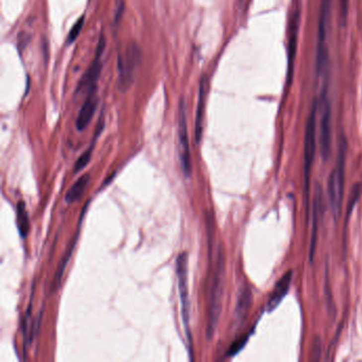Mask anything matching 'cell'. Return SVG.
Returning a JSON list of instances; mask_svg holds the SVG:
<instances>
[{"label":"cell","mask_w":362,"mask_h":362,"mask_svg":"<svg viewBox=\"0 0 362 362\" xmlns=\"http://www.w3.org/2000/svg\"><path fill=\"white\" fill-rule=\"evenodd\" d=\"M346 150L348 145L344 137H341L339 143V150L337 155L336 165L330 172L327 181V196L329 201L330 212L335 220L340 216L343 201L344 183H345V164H346Z\"/></svg>","instance_id":"1"},{"label":"cell","mask_w":362,"mask_h":362,"mask_svg":"<svg viewBox=\"0 0 362 362\" xmlns=\"http://www.w3.org/2000/svg\"><path fill=\"white\" fill-rule=\"evenodd\" d=\"M175 272L178 277L179 294L181 299V310L185 336L188 341V346L191 353L192 338L190 330V299L188 288V253L182 252L175 260Z\"/></svg>","instance_id":"2"},{"label":"cell","mask_w":362,"mask_h":362,"mask_svg":"<svg viewBox=\"0 0 362 362\" xmlns=\"http://www.w3.org/2000/svg\"><path fill=\"white\" fill-rule=\"evenodd\" d=\"M223 276H224V256L220 250L218 253L217 265H216L215 275L212 285L210 308H209V321H207L206 335L212 339L215 330L217 328L219 318L222 309V293H223Z\"/></svg>","instance_id":"3"},{"label":"cell","mask_w":362,"mask_h":362,"mask_svg":"<svg viewBox=\"0 0 362 362\" xmlns=\"http://www.w3.org/2000/svg\"><path fill=\"white\" fill-rule=\"evenodd\" d=\"M318 100L313 102L309 115H308L305 130V142H304V189L305 197L308 203L309 197V182L310 172L315 155L317 148V118H318Z\"/></svg>","instance_id":"4"},{"label":"cell","mask_w":362,"mask_h":362,"mask_svg":"<svg viewBox=\"0 0 362 362\" xmlns=\"http://www.w3.org/2000/svg\"><path fill=\"white\" fill-rule=\"evenodd\" d=\"M142 61V51L135 43H130L118 55V89L127 91L132 86L135 72Z\"/></svg>","instance_id":"5"},{"label":"cell","mask_w":362,"mask_h":362,"mask_svg":"<svg viewBox=\"0 0 362 362\" xmlns=\"http://www.w3.org/2000/svg\"><path fill=\"white\" fill-rule=\"evenodd\" d=\"M319 142L323 159H328L332 151V111L326 84L323 86L318 100Z\"/></svg>","instance_id":"6"},{"label":"cell","mask_w":362,"mask_h":362,"mask_svg":"<svg viewBox=\"0 0 362 362\" xmlns=\"http://www.w3.org/2000/svg\"><path fill=\"white\" fill-rule=\"evenodd\" d=\"M332 0H321L319 22H318V44H317V72L319 75L326 74L328 68V46L327 31Z\"/></svg>","instance_id":"7"},{"label":"cell","mask_w":362,"mask_h":362,"mask_svg":"<svg viewBox=\"0 0 362 362\" xmlns=\"http://www.w3.org/2000/svg\"><path fill=\"white\" fill-rule=\"evenodd\" d=\"M187 109L186 103L182 98L179 103V122H178V134H179V154L182 170L186 178L191 174V157L189 137L187 128Z\"/></svg>","instance_id":"8"},{"label":"cell","mask_w":362,"mask_h":362,"mask_svg":"<svg viewBox=\"0 0 362 362\" xmlns=\"http://www.w3.org/2000/svg\"><path fill=\"white\" fill-rule=\"evenodd\" d=\"M105 48V38L104 35L101 34L99 38V43L96 48V55L95 59L92 61L91 65L88 67L87 72L83 74L82 79L80 80L78 87H76V92L85 90L86 92L91 89H97V84L99 76L101 74L102 71V56Z\"/></svg>","instance_id":"9"},{"label":"cell","mask_w":362,"mask_h":362,"mask_svg":"<svg viewBox=\"0 0 362 362\" xmlns=\"http://www.w3.org/2000/svg\"><path fill=\"white\" fill-rule=\"evenodd\" d=\"M299 1H301V0H295L294 1V7L293 11H292V17L290 22L289 40H288V73H287L288 85H290L292 76L294 74L297 37H298L299 24H301V2Z\"/></svg>","instance_id":"10"},{"label":"cell","mask_w":362,"mask_h":362,"mask_svg":"<svg viewBox=\"0 0 362 362\" xmlns=\"http://www.w3.org/2000/svg\"><path fill=\"white\" fill-rule=\"evenodd\" d=\"M323 205H324V195H323V188L320 183H315L313 189V199H312V212H311V239L309 248V259L313 260L315 253V246H317L319 223L322 218Z\"/></svg>","instance_id":"11"},{"label":"cell","mask_w":362,"mask_h":362,"mask_svg":"<svg viewBox=\"0 0 362 362\" xmlns=\"http://www.w3.org/2000/svg\"><path fill=\"white\" fill-rule=\"evenodd\" d=\"M98 101L99 99L97 95V89H91L86 92L85 100H84L78 117H76L75 120V128L78 129V131H80V132L88 127L97 110Z\"/></svg>","instance_id":"12"},{"label":"cell","mask_w":362,"mask_h":362,"mask_svg":"<svg viewBox=\"0 0 362 362\" xmlns=\"http://www.w3.org/2000/svg\"><path fill=\"white\" fill-rule=\"evenodd\" d=\"M207 88H209V79L206 75H202L200 81L199 87V97L196 111V120H195V140L197 144H200L203 133V121L205 114V101L207 95Z\"/></svg>","instance_id":"13"},{"label":"cell","mask_w":362,"mask_h":362,"mask_svg":"<svg viewBox=\"0 0 362 362\" xmlns=\"http://www.w3.org/2000/svg\"><path fill=\"white\" fill-rule=\"evenodd\" d=\"M292 276H293V272L290 270L287 273H285L275 284L274 289L272 290L267 302V310L269 312H272L275 308L279 307L285 296L287 295L292 282Z\"/></svg>","instance_id":"14"},{"label":"cell","mask_w":362,"mask_h":362,"mask_svg":"<svg viewBox=\"0 0 362 362\" xmlns=\"http://www.w3.org/2000/svg\"><path fill=\"white\" fill-rule=\"evenodd\" d=\"M81 221L82 219H80V222H79V227H78V230H76V233L73 235V237L72 238L71 242L68 243V246L67 249L64 253L63 257L61 258L60 263L57 267V271L55 273V276H53V280L51 282V285H50V290L51 291H56L59 289L60 287V284H61V281H62V277H63V274L65 272V269L69 263V259L72 258V253L74 251V248L76 245V241H78V238H79V233H80V224H81Z\"/></svg>","instance_id":"15"},{"label":"cell","mask_w":362,"mask_h":362,"mask_svg":"<svg viewBox=\"0 0 362 362\" xmlns=\"http://www.w3.org/2000/svg\"><path fill=\"white\" fill-rule=\"evenodd\" d=\"M253 302V294L252 290L248 287L244 286L240 289L239 295H238L237 304L235 307V321L238 324H242L244 322L246 315L249 313L250 308Z\"/></svg>","instance_id":"16"},{"label":"cell","mask_w":362,"mask_h":362,"mask_svg":"<svg viewBox=\"0 0 362 362\" xmlns=\"http://www.w3.org/2000/svg\"><path fill=\"white\" fill-rule=\"evenodd\" d=\"M90 176L88 173L80 176V178L72 185V187L67 190L65 195V202L68 204H72L76 201H79V200L83 197L84 191L87 188Z\"/></svg>","instance_id":"17"},{"label":"cell","mask_w":362,"mask_h":362,"mask_svg":"<svg viewBox=\"0 0 362 362\" xmlns=\"http://www.w3.org/2000/svg\"><path fill=\"white\" fill-rule=\"evenodd\" d=\"M16 223L20 237L26 238L30 230V220L26 204L22 201L18 202L16 205Z\"/></svg>","instance_id":"18"},{"label":"cell","mask_w":362,"mask_h":362,"mask_svg":"<svg viewBox=\"0 0 362 362\" xmlns=\"http://www.w3.org/2000/svg\"><path fill=\"white\" fill-rule=\"evenodd\" d=\"M92 151H94V143H92L89 145V148L87 150H85V152L82 153V155L74 163V165H73V173L80 172L81 170H83V169L87 166V164L89 163V160L91 158Z\"/></svg>","instance_id":"19"},{"label":"cell","mask_w":362,"mask_h":362,"mask_svg":"<svg viewBox=\"0 0 362 362\" xmlns=\"http://www.w3.org/2000/svg\"><path fill=\"white\" fill-rule=\"evenodd\" d=\"M84 21H85V17H84V15H82V16L75 21V24L72 26L71 31H69L68 37H67V44L71 45L76 40V38H78L79 34L82 31V28L84 26Z\"/></svg>","instance_id":"20"},{"label":"cell","mask_w":362,"mask_h":362,"mask_svg":"<svg viewBox=\"0 0 362 362\" xmlns=\"http://www.w3.org/2000/svg\"><path fill=\"white\" fill-rule=\"evenodd\" d=\"M248 339H249V336H244L243 338L239 339V340H237L235 343H233L227 352V356H234L238 352L241 351L244 344L246 343V341H248Z\"/></svg>","instance_id":"21"},{"label":"cell","mask_w":362,"mask_h":362,"mask_svg":"<svg viewBox=\"0 0 362 362\" xmlns=\"http://www.w3.org/2000/svg\"><path fill=\"white\" fill-rule=\"evenodd\" d=\"M123 11H125V0H118L116 10H115V18H114L115 25H118V22L121 19Z\"/></svg>","instance_id":"22"},{"label":"cell","mask_w":362,"mask_h":362,"mask_svg":"<svg viewBox=\"0 0 362 362\" xmlns=\"http://www.w3.org/2000/svg\"><path fill=\"white\" fill-rule=\"evenodd\" d=\"M340 6H341V19L345 20L348 16V9H349V0H340Z\"/></svg>","instance_id":"23"},{"label":"cell","mask_w":362,"mask_h":362,"mask_svg":"<svg viewBox=\"0 0 362 362\" xmlns=\"http://www.w3.org/2000/svg\"><path fill=\"white\" fill-rule=\"evenodd\" d=\"M240 2H243V0H240Z\"/></svg>","instance_id":"24"}]
</instances>
